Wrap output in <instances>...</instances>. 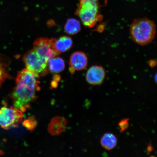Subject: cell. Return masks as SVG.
I'll return each mask as SVG.
<instances>
[{
	"label": "cell",
	"instance_id": "1",
	"mask_svg": "<svg viewBox=\"0 0 157 157\" xmlns=\"http://www.w3.org/2000/svg\"><path fill=\"white\" fill-rule=\"evenodd\" d=\"M34 74L26 68L18 72L16 85L11 94L13 107L24 112L36 98L38 82Z\"/></svg>",
	"mask_w": 157,
	"mask_h": 157
},
{
	"label": "cell",
	"instance_id": "2",
	"mask_svg": "<svg viewBox=\"0 0 157 157\" xmlns=\"http://www.w3.org/2000/svg\"><path fill=\"white\" fill-rule=\"evenodd\" d=\"M129 30L133 42L144 46L154 40L156 34V26L154 21L147 17L139 18L132 21Z\"/></svg>",
	"mask_w": 157,
	"mask_h": 157
},
{
	"label": "cell",
	"instance_id": "3",
	"mask_svg": "<svg viewBox=\"0 0 157 157\" xmlns=\"http://www.w3.org/2000/svg\"><path fill=\"white\" fill-rule=\"evenodd\" d=\"M79 1L76 14L85 26L93 28L103 18L99 12V0H79Z\"/></svg>",
	"mask_w": 157,
	"mask_h": 157
},
{
	"label": "cell",
	"instance_id": "4",
	"mask_svg": "<svg viewBox=\"0 0 157 157\" xmlns=\"http://www.w3.org/2000/svg\"><path fill=\"white\" fill-rule=\"evenodd\" d=\"M23 59L27 69L34 74L37 78L48 73V63L42 59L34 49L28 51Z\"/></svg>",
	"mask_w": 157,
	"mask_h": 157
},
{
	"label": "cell",
	"instance_id": "5",
	"mask_svg": "<svg viewBox=\"0 0 157 157\" xmlns=\"http://www.w3.org/2000/svg\"><path fill=\"white\" fill-rule=\"evenodd\" d=\"M22 112L13 107L0 109V126L5 129L17 126L23 119Z\"/></svg>",
	"mask_w": 157,
	"mask_h": 157
},
{
	"label": "cell",
	"instance_id": "6",
	"mask_svg": "<svg viewBox=\"0 0 157 157\" xmlns=\"http://www.w3.org/2000/svg\"><path fill=\"white\" fill-rule=\"evenodd\" d=\"M33 49L45 62L48 61L60 54L55 50L53 38H46L37 39L33 44Z\"/></svg>",
	"mask_w": 157,
	"mask_h": 157
},
{
	"label": "cell",
	"instance_id": "7",
	"mask_svg": "<svg viewBox=\"0 0 157 157\" xmlns=\"http://www.w3.org/2000/svg\"><path fill=\"white\" fill-rule=\"evenodd\" d=\"M106 73L101 66H93L90 68L86 74V80L91 85H100L105 80Z\"/></svg>",
	"mask_w": 157,
	"mask_h": 157
},
{
	"label": "cell",
	"instance_id": "8",
	"mask_svg": "<svg viewBox=\"0 0 157 157\" xmlns=\"http://www.w3.org/2000/svg\"><path fill=\"white\" fill-rule=\"evenodd\" d=\"M88 64V58L85 53L76 52L72 53L69 60V70L71 73L75 71L82 70L85 69Z\"/></svg>",
	"mask_w": 157,
	"mask_h": 157
},
{
	"label": "cell",
	"instance_id": "9",
	"mask_svg": "<svg viewBox=\"0 0 157 157\" xmlns=\"http://www.w3.org/2000/svg\"><path fill=\"white\" fill-rule=\"evenodd\" d=\"M54 48L60 54L67 52L71 48L72 40L70 37L62 36L58 39L53 38Z\"/></svg>",
	"mask_w": 157,
	"mask_h": 157
},
{
	"label": "cell",
	"instance_id": "10",
	"mask_svg": "<svg viewBox=\"0 0 157 157\" xmlns=\"http://www.w3.org/2000/svg\"><path fill=\"white\" fill-rule=\"evenodd\" d=\"M66 124V121L63 118L55 117L49 124L48 131L52 135H58L63 132L65 128Z\"/></svg>",
	"mask_w": 157,
	"mask_h": 157
},
{
	"label": "cell",
	"instance_id": "11",
	"mask_svg": "<svg viewBox=\"0 0 157 157\" xmlns=\"http://www.w3.org/2000/svg\"><path fill=\"white\" fill-rule=\"evenodd\" d=\"M117 140L114 134L107 133L104 134L101 139V144L103 148L107 150H111L117 146Z\"/></svg>",
	"mask_w": 157,
	"mask_h": 157
},
{
	"label": "cell",
	"instance_id": "12",
	"mask_svg": "<svg viewBox=\"0 0 157 157\" xmlns=\"http://www.w3.org/2000/svg\"><path fill=\"white\" fill-rule=\"evenodd\" d=\"M48 68L50 72L53 73H58L61 72L65 68L64 61L62 58L55 57L48 61Z\"/></svg>",
	"mask_w": 157,
	"mask_h": 157
},
{
	"label": "cell",
	"instance_id": "13",
	"mask_svg": "<svg viewBox=\"0 0 157 157\" xmlns=\"http://www.w3.org/2000/svg\"><path fill=\"white\" fill-rule=\"evenodd\" d=\"M81 29L80 23L77 20L74 18L68 19L65 25L64 30L68 34L75 35Z\"/></svg>",
	"mask_w": 157,
	"mask_h": 157
},
{
	"label": "cell",
	"instance_id": "14",
	"mask_svg": "<svg viewBox=\"0 0 157 157\" xmlns=\"http://www.w3.org/2000/svg\"><path fill=\"white\" fill-rule=\"evenodd\" d=\"M7 65L3 60L0 58V87L6 79L11 78L7 70Z\"/></svg>",
	"mask_w": 157,
	"mask_h": 157
},
{
	"label": "cell",
	"instance_id": "15",
	"mask_svg": "<svg viewBox=\"0 0 157 157\" xmlns=\"http://www.w3.org/2000/svg\"><path fill=\"white\" fill-rule=\"evenodd\" d=\"M119 131L121 133L126 130L129 126V119L128 118L122 119L118 123Z\"/></svg>",
	"mask_w": 157,
	"mask_h": 157
},
{
	"label": "cell",
	"instance_id": "16",
	"mask_svg": "<svg viewBox=\"0 0 157 157\" xmlns=\"http://www.w3.org/2000/svg\"><path fill=\"white\" fill-rule=\"evenodd\" d=\"M147 151H148L149 152L153 150V148L152 146H151V145H149V146H148V147H147Z\"/></svg>",
	"mask_w": 157,
	"mask_h": 157
},
{
	"label": "cell",
	"instance_id": "17",
	"mask_svg": "<svg viewBox=\"0 0 157 157\" xmlns=\"http://www.w3.org/2000/svg\"><path fill=\"white\" fill-rule=\"evenodd\" d=\"M154 80L155 82L157 84V72L155 75V77H154Z\"/></svg>",
	"mask_w": 157,
	"mask_h": 157
}]
</instances>
